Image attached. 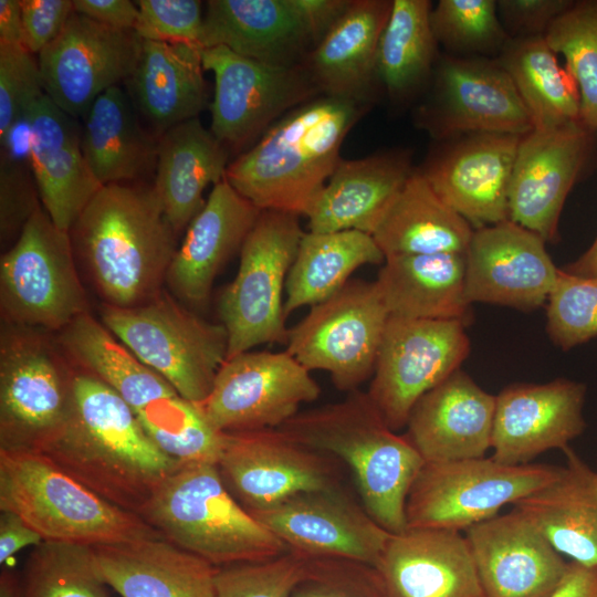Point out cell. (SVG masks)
I'll use <instances>...</instances> for the list:
<instances>
[{
  "label": "cell",
  "instance_id": "cell-61",
  "mask_svg": "<svg viewBox=\"0 0 597 597\" xmlns=\"http://www.w3.org/2000/svg\"><path fill=\"white\" fill-rule=\"evenodd\" d=\"M0 597H20L19 579L10 570H3L1 573Z\"/></svg>",
  "mask_w": 597,
  "mask_h": 597
},
{
  "label": "cell",
  "instance_id": "cell-18",
  "mask_svg": "<svg viewBox=\"0 0 597 597\" xmlns=\"http://www.w3.org/2000/svg\"><path fill=\"white\" fill-rule=\"evenodd\" d=\"M143 40L73 12L60 34L38 54L44 94L74 118L84 117L106 90L133 74Z\"/></svg>",
  "mask_w": 597,
  "mask_h": 597
},
{
  "label": "cell",
  "instance_id": "cell-17",
  "mask_svg": "<svg viewBox=\"0 0 597 597\" xmlns=\"http://www.w3.org/2000/svg\"><path fill=\"white\" fill-rule=\"evenodd\" d=\"M320 392L311 371L286 350H248L226 359L199 406L220 432L276 429Z\"/></svg>",
  "mask_w": 597,
  "mask_h": 597
},
{
  "label": "cell",
  "instance_id": "cell-6",
  "mask_svg": "<svg viewBox=\"0 0 597 597\" xmlns=\"http://www.w3.org/2000/svg\"><path fill=\"white\" fill-rule=\"evenodd\" d=\"M0 511L18 514L43 541L96 546L161 537L36 452L0 450Z\"/></svg>",
  "mask_w": 597,
  "mask_h": 597
},
{
  "label": "cell",
  "instance_id": "cell-35",
  "mask_svg": "<svg viewBox=\"0 0 597 597\" xmlns=\"http://www.w3.org/2000/svg\"><path fill=\"white\" fill-rule=\"evenodd\" d=\"M228 154L199 117L182 122L158 137L153 187L177 234L187 229L205 206L208 185L224 179Z\"/></svg>",
  "mask_w": 597,
  "mask_h": 597
},
{
  "label": "cell",
  "instance_id": "cell-28",
  "mask_svg": "<svg viewBox=\"0 0 597 597\" xmlns=\"http://www.w3.org/2000/svg\"><path fill=\"white\" fill-rule=\"evenodd\" d=\"M494 411L495 396L458 369L417 401L405 434L425 462L485 457Z\"/></svg>",
  "mask_w": 597,
  "mask_h": 597
},
{
  "label": "cell",
  "instance_id": "cell-58",
  "mask_svg": "<svg viewBox=\"0 0 597 597\" xmlns=\"http://www.w3.org/2000/svg\"><path fill=\"white\" fill-rule=\"evenodd\" d=\"M548 597H597V568L568 563L563 579Z\"/></svg>",
  "mask_w": 597,
  "mask_h": 597
},
{
  "label": "cell",
  "instance_id": "cell-33",
  "mask_svg": "<svg viewBox=\"0 0 597 597\" xmlns=\"http://www.w3.org/2000/svg\"><path fill=\"white\" fill-rule=\"evenodd\" d=\"M557 476L513 504L558 552L597 568V472L573 450Z\"/></svg>",
  "mask_w": 597,
  "mask_h": 597
},
{
  "label": "cell",
  "instance_id": "cell-59",
  "mask_svg": "<svg viewBox=\"0 0 597 597\" xmlns=\"http://www.w3.org/2000/svg\"><path fill=\"white\" fill-rule=\"evenodd\" d=\"M0 42L23 45L20 0H0Z\"/></svg>",
  "mask_w": 597,
  "mask_h": 597
},
{
  "label": "cell",
  "instance_id": "cell-56",
  "mask_svg": "<svg viewBox=\"0 0 597 597\" xmlns=\"http://www.w3.org/2000/svg\"><path fill=\"white\" fill-rule=\"evenodd\" d=\"M315 45L341 18L352 0H291Z\"/></svg>",
  "mask_w": 597,
  "mask_h": 597
},
{
  "label": "cell",
  "instance_id": "cell-30",
  "mask_svg": "<svg viewBox=\"0 0 597 597\" xmlns=\"http://www.w3.org/2000/svg\"><path fill=\"white\" fill-rule=\"evenodd\" d=\"M200 45L293 66L303 64L315 42L291 0H210Z\"/></svg>",
  "mask_w": 597,
  "mask_h": 597
},
{
  "label": "cell",
  "instance_id": "cell-32",
  "mask_svg": "<svg viewBox=\"0 0 597 597\" xmlns=\"http://www.w3.org/2000/svg\"><path fill=\"white\" fill-rule=\"evenodd\" d=\"M392 0H352L303 62L320 94L369 104L376 54Z\"/></svg>",
  "mask_w": 597,
  "mask_h": 597
},
{
  "label": "cell",
  "instance_id": "cell-10",
  "mask_svg": "<svg viewBox=\"0 0 597 597\" xmlns=\"http://www.w3.org/2000/svg\"><path fill=\"white\" fill-rule=\"evenodd\" d=\"M303 234L297 216L261 211L239 252L238 273L219 298L227 358L262 344H286L282 294Z\"/></svg>",
  "mask_w": 597,
  "mask_h": 597
},
{
  "label": "cell",
  "instance_id": "cell-14",
  "mask_svg": "<svg viewBox=\"0 0 597 597\" xmlns=\"http://www.w3.org/2000/svg\"><path fill=\"white\" fill-rule=\"evenodd\" d=\"M465 325L389 316L367 394L392 430L406 428L417 401L468 357Z\"/></svg>",
  "mask_w": 597,
  "mask_h": 597
},
{
  "label": "cell",
  "instance_id": "cell-12",
  "mask_svg": "<svg viewBox=\"0 0 597 597\" xmlns=\"http://www.w3.org/2000/svg\"><path fill=\"white\" fill-rule=\"evenodd\" d=\"M389 316L376 281L353 280L289 328L285 350L349 392L373 376Z\"/></svg>",
  "mask_w": 597,
  "mask_h": 597
},
{
  "label": "cell",
  "instance_id": "cell-37",
  "mask_svg": "<svg viewBox=\"0 0 597 597\" xmlns=\"http://www.w3.org/2000/svg\"><path fill=\"white\" fill-rule=\"evenodd\" d=\"M83 118V154L102 186L143 181L155 171L158 138L142 126L119 85L97 96Z\"/></svg>",
  "mask_w": 597,
  "mask_h": 597
},
{
  "label": "cell",
  "instance_id": "cell-23",
  "mask_svg": "<svg viewBox=\"0 0 597 597\" xmlns=\"http://www.w3.org/2000/svg\"><path fill=\"white\" fill-rule=\"evenodd\" d=\"M586 387L558 378L546 384H514L495 396L492 458L527 464L552 449H569L583 433Z\"/></svg>",
  "mask_w": 597,
  "mask_h": 597
},
{
  "label": "cell",
  "instance_id": "cell-16",
  "mask_svg": "<svg viewBox=\"0 0 597 597\" xmlns=\"http://www.w3.org/2000/svg\"><path fill=\"white\" fill-rule=\"evenodd\" d=\"M418 121L437 140L469 134L525 135L534 129L522 98L496 57L446 55L432 74Z\"/></svg>",
  "mask_w": 597,
  "mask_h": 597
},
{
  "label": "cell",
  "instance_id": "cell-21",
  "mask_svg": "<svg viewBox=\"0 0 597 597\" xmlns=\"http://www.w3.org/2000/svg\"><path fill=\"white\" fill-rule=\"evenodd\" d=\"M545 243L511 220L473 230L464 253L468 302L522 311L544 305L559 271Z\"/></svg>",
  "mask_w": 597,
  "mask_h": 597
},
{
  "label": "cell",
  "instance_id": "cell-7",
  "mask_svg": "<svg viewBox=\"0 0 597 597\" xmlns=\"http://www.w3.org/2000/svg\"><path fill=\"white\" fill-rule=\"evenodd\" d=\"M76 373L54 333L1 322L0 450L36 452L64 427Z\"/></svg>",
  "mask_w": 597,
  "mask_h": 597
},
{
  "label": "cell",
  "instance_id": "cell-53",
  "mask_svg": "<svg viewBox=\"0 0 597 597\" xmlns=\"http://www.w3.org/2000/svg\"><path fill=\"white\" fill-rule=\"evenodd\" d=\"M574 1L498 0L500 21L511 39L544 36L552 23Z\"/></svg>",
  "mask_w": 597,
  "mask_h": 597
},
{
  "label": "cell",
  "instance_id": "cell-52",
  "mask_svg": "<svg viewBox=\"0 0 597 597\" xmlns=\"http://www.w3.org/2000/svg\"><path fill=\"white\" fill-rule=\"evenodd\" d=\"M42 206L32 172L7 153L0 164V237L1 244L17 240L23 227Z\"/></svg>",
  "mask_w": 597,
  "mask_h": 597
},
{
  "label": "cell",
  "instance_id": "cell-38",
  "mask_svg": "<svg viewBox=\"0 0 597 597\" xmlns=\"http://www.w3.org/2000/svg\"><path fill=\"white\" fill-rule=\"evenodd\" d=\"M472 233L471 224L444 203L415 169L373 237L387 258L465 253Z\"/></svg>",
  "mask_w": 597,
  "mask_h": 597
},
{
  "label": "cell",
  "instance_id": "cell-41",
  "mask_svg": "<svg viewBox=\"0 0 597 597\" xmlns=\"http://www.w3.org/2000/svg\"><path fill=\"white\" fill-rule=\"evenodd\" d=\"M496 59L515 85L534 129L580 122L576 83L544 36L510 39Z\"/></svg>",
  "mask_w": 597,
  "mask_h": 597
},
{
  "label": "cell",
  "instance_id": "cell-40",
  "mask_svg": "<svg viewBox=\"0 0 597 597\" xmlns=\"http://www.w3.org/2000/svg\"><path fill=\"white\" fill-rule=\"evenodd\" d=\"M381 262L385 255L369 233L357 230L304 232L286 279L285 317L337 293L359 266Z\"/></svg>",
  "mask_w": 597,
  "mask_h": 597
},
{
  "label": "cell",
  "instance_id": "cell-39",
  "mask_svg": "<svg viewBox=\"0 0 597 597\" xmlns=\"http://www.w3.org/2000/svg\"><path fill=\"white\" fill-rule=\"evenodd\" d=\"M55 336L78 371L111 387L134 412L153 400L178 395L90 312L76 317Z\"/></svg>",
  "mask_w": 597,
  "mask_h": 597
},
{
  "label": "cell",
  "instance_id": "cell-4",
  "mask_svg": "<svg viewBox=\"0 0 597 597\" xmlns=\"http://www.w3.org/2000/svg\"><path fill=\"white\" fill-rule=\"evenodd\" d=\"M277 429L348 468L363 505L380 526L391 534L407 528V498L425 460L405 433L386 423L367 391L298 411Z\"/></svg>",
  "mask_w": 597,
  "mask_h": 597
},
{
  "label": "cell",
  "instance_id": "cell-46",
  "mask_svg": "<svg viewBox=\"0 0 597 597\" xmlns=\"http://www.w3.org/2000/svg\"><path fill=\"white\" fill-rule=\"evenodd\" d=\"M430 25L437 43L457 56L496 57L511 39L495 0H440Z\"/></svg>",
  "mask_w": 597,
  "mask_h": 597
},
{
  "label": "cell",
  "instance_id": "cell-9",
  "mask_svg": "<svg viewBox=\"0 0 597 597\" xmlns=\"http://www.w3.org/2000/svg\"><path fill=\"white\" fill-rule=\"evenodd\" d=\"M1 322L59 333L90 312L69 231L41 206L0 259Z\"/></svg>",
  "mask_w": 597,
  "mask_h": 597
},
{
  "label": "cell",
  "instance_id": "cell-27",
  "mask_svg": "<svg viewBox=\"0 0 597 597\" xmlns=\"http://www.w3.org/2000/svg\"><path fill=\"white\" fill-rule=\"evenodd\" d=\"M261 211L226 178L213 185L167 272L166 284L177 300L193 306L207 303L216 276L240 252Z\"/></svg>",
  "mask_w": 597,
  "mask_h": 597
},
{
  "label": "cell",
  "instance_id": "cell-49",
  "mask_svg": "<svg viewBox=\"0 0 597 597\" xmlns=\"http://www.w3.org/2000/svg\"><path fill=\"white\" fill-rule=\"evenodd\" d=\"M44 95L38 59L22 44L0 42V144Z\"/></svg>",
  "mask_w": 597,
  "mask_h": 597
},
{
  "label": "cell",
  "instance_id": "cell-48",
  "mask_svg": "<svg viewBox=\"0 0 597 597\" xmlns=\"http://www.w3.org/2000/svg\"><path fill=\"white\" fill-rule=\"evenodd\" d=\"M306 557L287 551L276 557L218 567L216 597H291Z\"/></svg>",
  "mask_w": 597,
  "mask_h": 597
},
{
  "label": "cell",
  "instance_id": "cell-51",
  "mask_svg": "<svg viewBox=\"0 0 597 597\" xmlns=\"http://www.w3.org/2000/svg\"><path fill=\"white\" fill-rule=\"evenodd\" d=\"M134 30L142 40L200 45L203 4L198 0H138Z\"/></svg>",
  "mask_w": 597,
  "mask_h": 597
},
{
  "label": "cell",
  "instance_id": "cell-19",
  "mask_svg": "<svg viewBox=\"0 0 597 597\" xmlns=\"http://www.w3.org/2000/svg\"><path fill=\"white\" fill-rule=\"evenodd\" d=\"M251 515L287 551L307 558H344L374 565L391 535L345 484L304 491Z\"/></svg>",
  "mask_w": 597,
  "mask_h": 597
},
{
  "label": "cell",
  "instance_id": "cell-11",
  "mask_svg": "<svg viewBox=\"0 0 597 597\" xmlns=\"http://www.w3.org/2000/svg\"><path fill=\"white\" fill-rule=\"evenodd\" d=\"M559 468L492 457L425 462L407 498V527L465 531L548 484Z\"/></svg>",
  "mask_w": 597,
  "mask_h": 597
},
{
  "label": "cell",
  "instance_id": "cell-29",
  "mask_svg": "<svg viewBox=\"0 0 597 597\" xmlns=\"http://www.w3.org/2000/svg\"><path fill=\"white\" fill-rule=\"evenodd\" d=\"M413 170L406 149L342 159L306 214L308 230L373 235Z\"/></svg>",
  "mask_w": 597,
  "mask_h": 597
},
{
  "label": "cell",
  "instance_id": "cell-22",
  "mask_svg": "<svg viewBox=\"0 0 597 597\" xmlns=\"http://www.w3.org/2000/svg\"><path fill=\"white\" fill-rule=\"evenodd\" d=\"M582 122L532 129L520 139L509 187V219L545 242L557 235L559 216L590 149Z\"/></svg>",
  "mask_w": 597,
  "mask_h": 597
},
{
  "label": "cell",
  "instance_id": "cell-20",
  "mask_svg": "<svg viewBox=\"0 0 597 597\" xmlns=\"http://www.w3.org/2000/svg\"><path fill=\"white\" fill-rule=\"evenodd\" d=\"M522 136L469 134L441 140L418 170L471 227L500 223L510 220L509 187Z\"/></svg>",
  "mask_w": 597,
  "mask_h": 597
},
{
  "label": "cell",
  "instance_id": "cell-1",
  "mask_svg": "<svg viewBox=\"0 0 597 597\" xmlns=\"http://www.w3.org/2000/svg\"><path fill=\"white\" fill-rule=\"evenodd\" d=\"M36 453L107 502L137 515L181 463L153 442L115 390L78 370L67 421Z\"/></svg>",
  "mask_w": 597,
  "mask_h": 597
},
{
  "label": "cell",
  "instance_id": "cell-57",
  "mask_svg": "<svg viewBox=\"0 0 597 597\" xmlns=\"http://www.w3.org/2000/svg\"><path fill=\"white\" fill-rule=\"evenodd\" d=\"M41 535L25 523L18 514L10 511L0 513V564L27 546L42 543Z\"/></svg>",
  "mask_w": 597,
  "mask_h": 597
},
{
  "label": "cell",
  "instance_id": "cell-3",
  "mask_svg": "<svg viewBox=\"0 0 597 597\" xmlns=\"http://www.w3.org/2000/svg\"><path fill=\"white\" fill-rule=\"evenodd\" d=\"M369 104L320 94L277 119L232 163L226 180L260 210L306 216Z\"/></svg>",
  "mask_w": 597,
  "mask_h": 597
},
{
  "label": "cell",
  "instance_id": "cell-45",
  "mask_svg": "<svg viewBox=\"0 0 597 597\" xmlns=\"http://www.w3.org/2000/svg\"><path fill=\"white\" fill-rule=\"evenodd\" d=\"M566 61L580 100V122L597 130V1H579L564 11L544 35Z\"/></svg>",
  "mask_w": 597,
  "mask_h": 597
},
{
  "label": "cell",
  "instance_id": "cell-43",
  "mask_svg": "<svg viewBox=\"0 0 597 597\" xmlns=\"http://www.w3.org/2000/svg\"><path fill=\"white\" fill-rule=\"evenodd\" d=\"M135 415L153 442L181 463L217 464L223 432L216 430L200 406L179 395L159 398Z\"/></svg>",
  "mask_w": 597,
  "mask_h": 597
},
{
  "label": "cell",
  "instance_id": "cell-24",
  "mask_svg": "<svg viewBox=\"0 0 597 597\" xmlns=\"http://www.w3.org/2000/svg\"><path fill=\"white\" fill-rule=\"evenodd\" d=\"M484 597H548L568 563L516 510L464 531Z\"/></svg>",
  "mask_w": 597,
  "mask_h": 597
},
{
  "label": "cell",
  "instance_id": "cell-5",
  "mask_svg": "<svg viewBox=\"0 0 597 597\" xmlns=\"http://www.w3.org/2000/svg\"><path fill=\"white\" fill-rule=\"evenodd\" d=\"M138 515L163 538L216 567L265 561L287 552L233 498L214 463H180Z\"/></svg>",
  "mask_w": 597,
  "mask_h": 597
},
{
  "label": "cell",
  "instance_id": "cell-55",
  "mask_svg": "<svg viewBox=\"0 0 597 597\" xmlns=\"http://www.w3.org/2000/svg\"><path fill=\"white\" fill-rule=\"evenodd\" d=\"M74 11L102 24L134 30L138 7L129 0H73Z\"/></svg>",
  "mask_w": 597,
  "mask_h": 597
},
{
  "label": "cell",
  "instance_id": "cell-2",
  "mask_svg": "<svg viewBox=\"0 0 597 597\" xmlns=\"http://www.w3.org/2000/svg\"><path fill=\"white\" fill-rule=\"evenodd\" d=\"M69 233L76 262L103 304L134 307L164 291L178 234L153 184L102 186Z\"/></svg>",
  "mask_w": 597,
  "mask_h": 597
},
{
  "label": "cell",
  "instance_id": "cell-47",
  "mask_svg": "<svg viewBox=\"0 0 597 597\" xmlns=\"http://www.w3.org/2000/svg\"><path fill=\"white\" fill-rule=\"evenodd\" d=\"M546 304L547 334L563 350L597 336V277L559 269Z\"/></svg>",
  "mask_w": 597,
  "mask_h": 597
},
{
  "label": "cell",
  "instance_id": "cell-31",
  "mask_svg": "<svg viewBox=\"0 0 597 597\" xmlns=\"http://www.w3.org/2000/svg\"><path fill=\"white\" fill-rule=\"evenodd\" d=\"M92 547L103 580L122 597H216L218 567L163 537Z\"/></svg>",
  "mask_w": 597,
  "mask_h": 597
},
{
  "label": "cell",
  "instance_id": "cell-54",
  "mask_svg": "<svg viewBox=\"0 0 597 597\" xmlns=\"http://www.w3.org/2000/svg\"><path fill=\"white\" fill-rule=\"evenodd\" d=\"M23 45L39 54L62 31L74 12L73 0H20Z\"/></svg>",
  "mask_w": 597,
  "mask_h": 597
},
{
  "label": "cell",
  "instance_id": "cell-34",
  "mask_svg": "<svg viewBox=\"0 0 597 597\" xmlns=\"http://www.w3.org/2000/svg\"><path fill=\"white\" fill-rule=\"evenodd\" d=\"M201 50L197 44L143 40L127 81L134 105L157 138L209 107Z\"/></svg>",
  "mask_w": 597,
  "mask_h": 597
},
{
  "label": "cell",
  "instance_id": "cell-50",
  "mask_svg": "<svg viewBox=\"0 0 597 597\" xmlns=\"http://www.w3.org/2000/svg\"><path fill=\"white\" fill-rule=\"evenodd\" d=\"M291 597H388L376 568L344 558H307Z\"/></svg>",
  "mask_w": 597,
  "mask_h": 597
},
{
  "label": "cell",
  "instance_id": "cell-13",
  "mask_svg": "<svg viewBox=\"0 0 597 597\" xmlns=\"http://www.w3.org/2000/svg\"><path fill=\"white\" fill-rule=\"evenodd\" d=\"M201 56L214 76L210 130L228 150L248 149L283 115L320 95L304 64L272 65L224 46L205 48Z\"/></svg>",
  "mask_w": 597,
  "mask_h": 597
},
{
  "label": "cell",
  "instance_id": "cell-60",
  "mask_svg": "<svg viewBox=\"0 0 597 597\" xmlns=\"http://www.w3.org/2000/svg\"><path fill=\"white\" fill-rule=\"evenodd\" d=\"M563 270L580 277H597V238L585 253Z\"/></svg>",
  "mask_w": 597,
  "mask_h": 597
},
{
  "label": "cell",
  "instance_id": "cell-25",
  "mask_svg": "<svg viewBox=\"0 0 597 597\" xmlns=\"http://www.w3.org/2000/svg\"><path fill=\"white\" fill-rule=\"evenodd\" d=\"M28 154L42 207L52 221L69 231L102 185L82 149L76 118L45 94L27 112Z\"/></svg>",
  "mask_w": 597,
  "mask_h": 597
},
{
  "label": "cell",
  "instance_id": "cell-15",
  "mask_svg": "<svg viewBox=\"0 0 597 597\" xmlns=\"http://www.w3.org/2000/svg\"><path fill=\"white\" fill-rule=\"evenodd\" d=\"M233 498L250 513L297 493L344 485L345 465L281 430L223 432L217 462Z\"/></svg>",
  "mask_w": 597,
  "mask_h": 597
},
{
  "label": "cell",
  "instance_id": "cell-42",
  "mask_svg": "<svg viewBox=\"0 0 597 597\" xmlns=\"http://www.w3.org/2000/svg\"><path fill=\"white\" fill-rule=\"evenodd\" d=\"M428 0H392L376 54V80L388 97L404 103L432 77L437 41L430 25Z\"/></svg>",
  "mask_w": 597,
  "mask_h": 597
},
{
  "label": "cell",
  "instance_id": "cell-36",
  "mask_svg": "<svg viewBox=\"0 0 597 597\" xmlns=\"http://www.w3.org/2000/svg\"><path fill=\"white\" fill-rule=\"evenodd\" d=\"M376 283L390 316L468 324L464 253L387 256Z\"/></svg>",
  "mask_w": 597,
  "mask_h": 597
},
{
  "label": "cell",
  "instance_id": "cell-8",
  "mask_svg": "<svg viewBox=\"0 0 597 597\" xmlns=\"http://www.w3.org/2000/svg\"><path fill=\"white\" fill-rule=\"evenodd\" d=\"M101 322L182 398L201 404L228 357L221 323L200 317L165 290L134 307L102 304Z\"/></svg>",
  "mask_w": 597,
  "mask_h": 597
},
{
  "label": "cell",
  "instance_id": "cell-44",
  "mask_svg": "<svg viewBox=\"0 0 597 597\" xmlns=\"http://www.w3.org/2000/svg\"><path fill=\"white\" fill-rule=\"evenodd\" d=\"M20 597H108L93 547L43 541L34 546L19 580Z\"/></svg>",
  "mask_w": 597,
  "mask_h": 597
},
{
  "label": "cell",
  "instance_id": "cell-26",
  "mask_svg": "<svg viewBox=\"0 0 597 597\" xmlns=\"http://www.w3.org/2000/svg\"><path fill=\"white\" fill-rule=\"evenodd\" d=\"M388 597H484L464 534L407 527L373 565Z\"/></svg>",
  "mask_w": 597,
  "mask_h": 597
}]
</instances>
